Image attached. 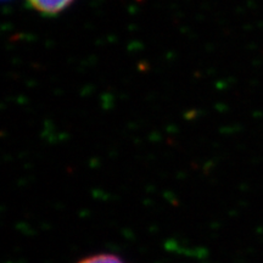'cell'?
<instances>
[{
	"instance_id": "obj_1",
	"label": "cell",
	"mask_w": 263,
	"mask_h": 263,
	"mask_svg": "<svg viewBox=\"0 0 263 263\" xmlns=\"http://www.w3.org/2000/svg\"><path fill=\"white\" fill-rule=\"evenodd\" d=\"M74 0H26L29 8L47 17L60 15L70 8Z\"/></svg>"
},
{
	"instance_id": "obj_2",
	"label": "cell",
	"mask_w": 263,
	"mask_h": 263,
	"mask_svg": "<svg viewBox=\"0 0 263 263\" xmlns=\"http://www.w3.org/2000/svg\"><path fill=\"white\" fill-rule=\"evenodd\" d=\"M76 263H128L120 255L114 252H95V254L84 256Z\"/></svg>"
}]
</instances>
